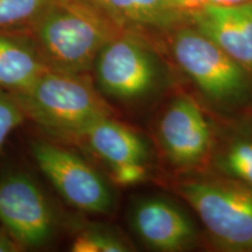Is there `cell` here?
I'll return each instance as SVG.
<instances>
[{"mask_svg":"<svg viewBox=\"0 0 252 252\" xmlns=\"http://www.w3.org/2000/svg\"><path fill=\"white\" fill-rule=\"evenodd\" d=\"M122 31L87 0H50L24 34L48 69L93 74L100 49Z\"/></svg>","mask_w":252,"mask_h":252,"instance_id":"1","label":"cell"},{"mask_svg":"<svg viewBox=\"0 0 252 252\" xmlns=\"http://www.w3.org/2000/svg\"><path fill=\"white\" fill-rule=\"evenodd\" d=\"M11 94L26 121L60 143L91 123L115 116L112 106L94 84L93 74L47 69L30 88Z\"/></svg>","mask_w":252,"mask_h":252,"instance_id":"2","label":"cell"},{"mask_svg":"<svg viewBox=\"0 0 252 252\" xmlns=\"http://www.w3.org/2000/svg\"><path fill=\"white\" fill-rule=\"evenodd\" d=\"M176 193L196 212L214 244L226 251H252V188L235 179H195Z\"/></svg>","mask_w":252,"mask_h":252,"instance_id":"3","label":"cell"},{"mask_svg":"<svg viewBox=\"0 0 252 252\" xmlns=\"http://www.w3.org/2000/svg\"><path fill=\"white\" fill-rule=\"evenodd\" d=\"M162 34L179 67L214 102L241 103L250 94V75L245 69L190 24Z\"/></svg>","mask_w":252,"mask_h":252,"instance_id":"4","label":"cell"},{"mask_svg":"<svg viewBox=\"0 0 252 252\" xmlns=\"http://www.w3.org/2000/svg\"><path fill=\"white\" fill-rule=\"evenodd\" d=\"M94 84L104 96L132 102L157 86L158 62L150 37L124 30L100 49L93 68Z\"/></svg>","mask_w":252,"mask_h":252,"instance_id":"5","label":"cell"},{"mask_svg":"<svg viewBox=\"0 0 252 252\" xmlns=\"http://www.w3.org/2000/svg\"><path fill=\"white\" fill-rule=\"evenodd\" d=\"M61 224L54 203L31 174L11 171L0 176V226L21 250L49 244Z\"/></svg>","mask_w":252,"mask_h":252,"instance_id":"6","label":"cell"},{"mask_svg":"<svg viewBox=\"0 0 252 252\" xmlns=\"http://www.w3.org/2000/svg\"><path fill=\"white\" fill-rule=\"evenodd\" d=\"M32 157L63 200L88 214H110L115 198L108 182L80 154L53 139L31 144Z\"/></svg>","mask_w":252,"mask_h":252,"instance_id":"7","label":"cell"},{"mask_svg":"<svg viewBox=\"0 0 252 252\" xmlns=\"http://www.w3.org/2000/svg\"><path fill=\"white\" fill-rule=\"evenodd\" d=\"M158 137L169 161L179 167L196 166L212 146L210 126L188 97H179L169 104L159 121Z\"/></svg>","mask_w":252,"mask_h":252,"instance_id":"8","label":"cell"},{"mask_svg":"<svg viewBox=\"0 0 252 252\" xmlns=\"http://www.w3.org/2000/svg\"><path fill=\"white\" fill-rule=\"evenodd\" d=\"M188 24L252 75V4L232 7L208 5L191 15Z\"/></svg>","mask_w":252,"mask_h":252,"instance_id":"9","label":"cell"},{"mask_svg":"<svg viewBox=\"0 0 252 252\" xmlns=\"http://www.w3.org/2000/svg\"><path fill=\"white\" fill-rule=\"evenodd\" d=\"M132 226L147 247L157 251H179L195 238L194 226L178 207L160 197H150L135 204Z\"/></svg>","mask_w":252,"mask_h":252,"instance_id":"10","label":"cell"},{"mask_svg":"<svg viewBox=\"0 0 252 252\" xmlns=\"http://www.w3.org/2000/svg\"><path fill=\"white\" fill-rule=\"evenodd\" d=\"M64 143L86 149L108 163L109 167L127 162H145L149 157V147L144 138L113 117L91 123Z\"/></svg>","mask_w":252,"mask_h":252,"instance_id":"11","label":"cell"},{"mask_svg":"<svg viewBox=\"0 0 252 252\" xmlns=\"http://www.w3.org/2000/svg\"><path fill=\"white\" fill-rule=\"evenodd\" d=\"M124 30L147 37L162 34L179 25L187 24L172 0H87Z\"/></svg>","mask_w":252,"mask_h":252,"instance_id":"12","label":"cell"},{"mask_svg":"<svg viewBox=\"0 0 252 252\" xmlns=\"http://www.w3.org/2000/svg\"><path fill=\"white\" fill-rule=\"evenodd\" d=\"M47 69L26 34L0 33V90L27 89Z\"/></svg>","mask_w":252,"mask_h":252,"instance_id":"13","label":"cell"},{"mask_svg":"<svg viewBox=\"0 0 252 252\" xmlns=\"http://www.w3.org/2000/svg\"><path fill=\"white\" fill-rule=\"evenodd\" d=\"M50 0H0V33H24Z\"/></svg>","mask_w":252,"mask_h":252,"instance_id":"14","label":"cell"},{"mask_svg":"<svg viewBox=\"0 0 252 252\" xmlns=\"http://www.w3.org/2000/svg\"><path fill=\"white\" fill-rule=\"evenodd\" d=\"M70 250L74 252H125L130 250V248L123 239L108 231L94 229L93 226H80Z\"/></svg>","mask_w":252,"mask_h":252,"instance_id":"15","label":"cell"},{"mask_svg":"<svg viewBox=\"0 0 252 252\" xmlns=\"http://www.w3.org/2000/svg\"><path fill=\"white\" fill-rule=\"evenodd\" d=\"M226 174L252 188V140H237L225 151L220 160Z\"/></svg>","mask_w":252,"mask_h":252,"instance_id":"16","label":"cell"},{"mask_svg":"<svg viewBox=\"0 0 252 252\" xmlns=\"http://www.w3.org/2000/svg\"><path fill=\"white\" fill-rule=\"evenodd\" d=\"M25 122V113L14 97L0 90V153L9 134Z\"/></svg>","mask_w":252,"mask_h":252,"instance_id":"17","label":"cell"},{"mask_svg":"<svg viewBox=\"0 0 252 252\" xmlns=\"http://www.w3.org/2000/svg\"><path fill=\"white\" fill-rule=\"evenodd\" d=\"M147 167L145 162H127L110 167V176L115 185L121 187L139 185L147 176Z\"/></svg>","mask_w":252,"mask_h":252,"instance_id":"18","label":"cell"},{"mask_svg":"<svg viewBox=\"0 0 252 252\" xmlns=\"http://www.w3.org/2000/svg\"><path fill=\"white\" fill-rule=\"evenodd\" d=\"M173 5L176 11L180 13L185 20H189L191 15H194L201 9H203L206 6H208L209 0H172Z\"/></svg>","mask_w":252,"mask_h":252,"instance_id":"19","label":"cell"},{"mask_svg":"<svg viewBox=\"0 0 252 252\" xmlns=\"http://www.w3.org/2000/svg\"><path fill=\"white\" fill-rule=\"evenodd\" d=\"M21 248L0 226V252H20Z\"/></svg>","mask_w":252,"mask_h":252,"instance_id":"20","label":"cell"},{"mask_svg":"<svg viewBox=\"0 0 252 252\" xmlns=\"http://www.w3.org/2000/svg\"><path fill=\"white\" fill-rule=\"evenodd\" d=\"M252 4V0H209L208 5L220 6V7H232V6H243Z\"/></svg>","mask_w":252,"mask_h":252,"instance_id":"21","label":"cell"}]
</instances>
